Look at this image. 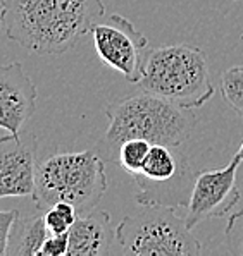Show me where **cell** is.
I'll return each instance as SVG.
<instances>
[{
	"instance_id": "obj_1",
	"label": "cell",
	"mask_w": 243,
	"mask_h": 256,
	"mask_svg": "<svg viewBox=\"0 0 243 256\" xmlns=\"http://www.w3.org/2000/svg\"><path fill=\"white\" fill-rule=\"evenodd\" d=\"M7 38L30 54L61 55L105 14L104 0H0Z\"/></svg>"
},
{
	"instance_id": "obj_2",
	"label": "cell",
	"mask_w": 243,
	"mask_h": 256,
	"mask_svg": "<svg viewBox=\"0 0 243 256\" xmlns=\"http://www.w3.org/2000/svg\"><path fill=\"white\" fill-rule=\"evenodd\" d=\"M109 128L104 143L114 152L128 140H145L150 144L181 146L198 124L191 108L178 107L150 93L135 94L105 108Z\"/></svg>"
},
{
	"instance_id": "obj_3",
	"label": "cell",
	"mask_w": 243,
	"mask_h": 256,
	"mask_svg": "<svg viewBox=\"0 0 243 256\" xmlns=\"http://www.w3.org/2000/svg\"><path fill=\"white\" fill-rule=\"evenodd\" d=\"M107 186L105 164L95 150L52 153L38 164L31 200L40 212L69 203L83 216L95 210Z\"/></svg>"
},
{
	"instance_id": "obj_4",
	"label": "cell",
	"mask_w": 243,
	"mask_h": 256,
	"mask_svg": "<svg viewBox=\"0 0 243 256\" xmlns=\"http://www.w3.org/2000/svg\"><path fill=\"white\" fill-rule=\"evenodd\" d=\"M136 84L178 107L198 108L214 96L205 52L198 46H159L145 55Z\"/></svg>"
},
{
	"instance_id": "obj_5",
	"label": "cell",
	"mask_w": 243,
	"mask_h": 256,
	"mask_svg": "<svg viewBox=\"0 0 243 256\" xmlns=\"http://www.w3.org/2000/svg\"><path fill=\"white\" fill-rule=\"evenodd\" d=\"M124 254L136 256H197L202 244L186 226L185 216L167 204H142L116 227Z\"/></svg>"
},
{
	"instance_id": "obj_6",
	"label": "cell",
	"mask_w": 243,
	"mask_h": 256,
	"mask_svg": "<svg viewBox=\"0 0 243 256\" xmlns=\"http://www.w3.org/2000/svg\"><path fill=\"white\" fill-rule=\"evenodd\" d=\"M191 162L179 146L152 144L142 168L131 174L136 186L135 202L138 204L188 206L195 182Z\"/></svg>"
},
{
	"instance_id": "obj_7",
	"label": "cell",
	"mask_w": 243,
	"mask_h": 256,
	"mask_svg": "<svg viewBox=\"0 0 243 256\" xmlns=\"http://www.w3.org/2000/svg\"><path fill=\"white\" fill-rule=\"evenodd\" d=\"M90 33L100 60L123 74L128 82L136 84L142 74V52L148 46V38L121 14H112L107 22H95Z\"/></svg>"
},
{
	"instance_id": "obj_8",
	"label": "cell",
	"mask_w": 243,
	"mask_h": 256,
	"mask_svg": "<svg viewBox=\"0 0 243 256\" xmlns=\"http://www.w3.org/2000/svg\"><path fill=\"white\" fill-rule=\"evenodd\" d=\"M240 164L241 160L234 155L226 167L197 172L185 215L186 226L190 229L203 220L228 215L234 204L240 202V189L236 186V172Z\"/></svg>"
},
{
	"instance_id": "obj_9",
	"label": "cell",
	"mask_w": 243,
	"mask_h": 256,
	"mask_svg": "<svg viewBox=\"0 0 243 256\" xmlns=\"http://www.w3.org/2000/svg\"><path fill=\"white\" fill-rule=\"evenodd\" d=\"M38 140L33 132L0 138V200L33 196L38 168Z\"/></svg>"
},
{
	"instance_id": "obj_10",
	"label": "cell",
	"mask_w": 243,
	"mask_h": 256,
	"mask_svg": "<svg viewBox=\"0 0 243 256\" xmlns=\"http://www.w3.org/2000/svg\"><path fill=\"white\" fill-rule=\"evenodd\" d=\"M37 110V86L23 64L0 66V128L19 134Z\"/></svg>"
},
{
	"instance_id": "obj_11",
	"label": "cell",
	"mask_w": 243,
	"mask_h": 256,
	"mask_svg": "<svg viewBox=\"0 0 243 256\" xmlns=\"http://www.w3.org/2000/svg\"><path fill=\"white\" fill-rule=\"evenodd\" d=\"M68 256H104L124 254L117 239L111 215L104 210H92L88 215L78 216L68 232Z\"/></svg>"
},
{
	"instance_id": "obj_12",
	"label": "cell",
	"mask_w": 243,
	"mask_h": 256,
	"mask_svg": "<svg viewBox=\"0 0 243 256\" xmlns=\"http://www.w3.org/2000/svg\"><path fill=\"white\" fill-rule=\"evenodd\" d=\"M50 236L45 226L43 212L35 208V214H18L9 232L7 254L14 256H40V250L45 239Z\"/></svg>"
},
{
	"instance_id": "obj_13",
	"label": "cell",
	"mask_w": 243,
	"mask_h": 256,
	"mask_svg": "<svg viewBox=\"0 0 243 256\" xmlns=\"http://www.w3.org/2000/svg\"><path fill=\"white\" fill-rule=\"evenodd\" d=\"M221 94L228 107L243 117V64L233 66L222 72Z\"/></svg>"
},
{
	"instance_id": "obj_14",
	"label": "cell",
	"mask_w": 243,
	"mask_h": 256,
	"mask_svg": "<svg viewBox=\"0 0 243 256\" xmlns=\"http://www.w3.org/2000/svg\"><path fill=\"white\" fill-rule=\"evenodd\" d=\"M152 144L145 140H128L117 148V164L129 174H135L142 168Z\"/></svg>"
},
{
	"instance_id": "obj_15",
	"label": "cell",
	"mask_w": 243,
	"mask_h": 256,
	"mask_svg": "<svg viewBox=\"0 0 243 256\" xmlns=\"http://www.w3.org/2000/svg\"><path fill=\"white\" fill-rule=\"evenodd\" d=\"M45 226L50 234H68L78 218V212L69 203H56L49 210L43 212Z\"/></svg>"
},
{
	"instance_id": "obj_16",
	"label": "cell",
	"mask_w": 243,
	"mask_h": 256,
	"mask_svg": "<svg viewBox=\"0 0 243 256\" xmlns=\"http://www.w3.org/2000/svg\"><path fill=\"white\" fill-rule=\"evenodd\" d=\"M222 244L229 254L243 256V210L236 212L228 218Z\"/></svg>"
},
{
	"instance_id": "obj_17",
	"label": "cell",
	"mask_w": 243,
	"mask_h": 256,
	"mask_svg": "<svg viewBox=\"0 0 243 256\" xmlns=\"http://www.w3.org/2000/svg\"><path fill=\"white\" fill-rule=\"evenodd\" d=\"M68 234H50L43 242L40 256H68Z\"/></svg>"
},
{
	"instance_id": "obj_18",
	"label": "cell",
	"mask_w": 243,
	"mask_h": 256,
	"mask_svg": "<svg viewBox=\"0 0 243 256\" xmlns=\"http://www.w3.org/2000/svg\"><path fill=\"white\" fill-rule=\"evenodd\" d=\"M18 210L11 212H0V256L7 254V242H9V232L13 227L16 216H18Z\"/></svg>"
},
{
	"instance_id": "obj_19",
	"label": "cell",
	"mask_w": 243,
	"mask_h": 256,
	"mask_svg": "<svg viewBox=\"0 0 243 256\" xmlns=\"http://www.w3.org/2000/svg\"><path fill=\"white\" fill-rule=\"evenodd\" d=\"M236 156H238V158H240V160H241V162H243V143H241V146H240V150H238V152H236Z\"/></svg>"
},
{
	"instance_id": "obj_20",
	"label": "cell",
	"mask_w": 243,
	"mask_h": 256,
	"mask_svg": "<svg viewBox=\"0 0 243 256\" xmlns=\"http://www.w3.org/2000/svg\"><path fill=\"white\" fill-rule=\"evenodd\" d=\"M4 26V16H2V10H0V30H2Z\"/></svg>"
}]
</instances>
